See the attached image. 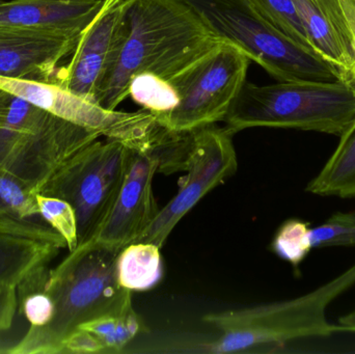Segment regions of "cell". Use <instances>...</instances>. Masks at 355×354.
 <instances>
[{
	"mask_svg": "<svg viewBox=\"0 0 355 354\" xmlns=\"http://www.w3.org/2000/svg\"><path fill=\"white\" fill-rule=\"evenodd\" d=\"M220 42L181 0H127L124 39L96 102L116 109L135 75L168 80Z\"/></svg>",
	"mask_w": 355,
	"mask_h": 354,
	"instance_id": "1",
	"label": "cell"
},
{
	"mask_svg": "<svg viewBox=\"0 0 355 354\" xmlns=\"http://www.w3.org/2000/svg\"><path fill=\"white\" fill-rule=\"evenodd\" d=\"M116 257L87 242L49 270L45 291L54 305L53 318L43 328H29L10 354H58L64 339L81 324L132 306L131 291L116 278Z\"/></svg>",
	"mask_w": 355,
	"mask_h": 354,
	"instance_id": "2",
	"label": "cell"
},
{
	"mask_svg": "<svg viewBox=\"0 0 355 354\" xmlns=\"http://www.w3.org/2000/svg\"><path fill=\"white\" fill-rule=\"evenodd\" d=\"M355 285V264L316 290L288 301L211 313L202 319L220 332L214 340L183 343L174 353H241L291 341L325 338L339 332L327 310Z\"/></svg>",
	"mask_w": 355,
	"mask_h": 354,
	"instance_id": "3",
	"label": "cell"
},
{
	"mask_svg": "<svg viewBox=\"0 0 355 354\" xmlns=\"http://www.w3.org/2000/svg\"><path fill=\"white\" fill-rule=\"evenodd\" d=\"M231 134L257 127L315 131L341 136L355 123V83L246 81L225 116Z\"/></svg>",
	"mask_w": 355,
	"mask_h": 354,
	"instance_id": "4",
	"label": "cell"
},
{
	"mask_svg": "<svg viewBox=\"0 0 355 354\" xmlns=\"http://www.w3.org/2000/svg\"><path fill=\"white\" fill-rule=\"evenodd\" d=\"M215 37L239 48L279 82L346 80L341 71L269 23L250 0H181ZM348 81V80H347Z\"/></svg>",
	"mask_w": 355,
	"mask_h": 354,
	"instance_id": "5",
	"label": "cell"
},
{
	"mask_svg": "<svg viewBox=\"0 0 355 354\" xmlns=\"http://www.w3.org/2000/svg\"><path fill=\"white\" fill-rule=\"evenodd\" d=\"M100 137L0 89V168L37 193L64 162Z\"/></svg>",
	"mask_w": 355,
	"mask_h": 354,
	"instance_id": "6",
	"label": "cell"
},
{
	"mask_svg": "<svg viewBox=\"0 0 355 354\" xmlns=\"http://www.w3.org/2000/svg\"><path fill=\"white\" fill-rule=\"evenodd\" d=\"M133 153L135 150L122 141L98 139L64 162L37 193L64 200L72 206L78 227V247L93 239L110 215Z\"/></svg>",
	"mask_w": 355,
	"mask_h": 354,
	"instance_id": "7",
	"label": "cell"
},
{
	"mask_svg": "<svg viewBox=\"0 0 355 354\" xmlns=\"http://www.w3.org/2000/svg\"><path fill=\"white\" fill-rule=\"evenodd\" d=\"M252 60L236 46L221 41L168 79L180 98L176 108L155 114L173 132H192L223 122L246 82Z\"/></svg>",
	"mask_w": 355,
	"mask_h": 354,
	"instance_id": "8",
	"label": "cell"
},
{
	"mask_svg": "<svg viewBox=\"0 0 355 354\" xmlns=\"http://www.w3.org/2000/svg\"><path fill=\"white\" fill-rule=\"evenodd\" d=\"M0 89L101 136L122 141L135 151H152L168 135V129L151 112L144 108L135 112L106 109L51 81L0 77Z\"/></svg>",
	"mask_w": 355,
	"mask_h": 354,
	"instance_id": "9",
	"label": "cell"
},
{
	"mask_svg": "<svg viewBox=\"0 0 355 354\" xmlns=\"http://www.w3.org/2000/svg\"><path fill=\"white\" fill-rule=\"evenodd\" d=\"M233 134L214 125L192 131L191 145L180 189L174 199L159 210L139 242L153 243L162 249L180 220L217 185L233 176L238 161Z\"/></svg>",
	"mask_w": 355,
	"mask_h": 354,
	"instance_id": "10",
	"label": "cell"
},
{
	"mask_svg": "<svg viewBox=\"0 0 355 354\" xmlns=\"http://www.w3.org/2000/svg\"><path fill=\"white\" fill-rule=\"evenodd\" d=\"M127 0H104L97 16L83 31L70 62L58 68L51 82L96 102L124 39Z\"/></svg>",
	"mask_w": 355,
	"mask_h": 354,
	"instance_id": "11",
	"label": "cell"
},
{
	"mask_svg": "<svg viewBox=\"0 0 355 354\" xmlns=\"http://www.w3.org/2000/svg\"><path fill=\"white\" fill-rule=\"evenodd\" d=\"M159 148L151 152L135 151L128 174L110 215L89 242L118 256L139 242L159 213L153 195V179L160 172Z\"/></svg>",
	"mask_w": 355,
	"mask_h": 354,
	"instance_id": "12",
	"label": "cell"
},
{
	"mask_svg": "<svg viewBox=\"0 0 355 354\" xmlns=\"http://www.w3.org/2000/svg\"><path fill=\"white\" fill-rule=\"evenodd\" d=\"M315 51L355 83V0H292Z\"/></svg>",
	"mask_w": 355,
	"mask_h": 354,
	"instance_id": "13",
	"label": "cell"
},
{
	"mask_svg": "<svg viewBox=\"0 0 355 354\" xmlns=\"http://www.w3.org/2000/svg\"><path fill=\"white\" fill-rule=\"evenodd\" d=\"M79 37L0 28V77L51 81L60 62L74 52Z\"/></svg>",
	"mask_w": 355,
	"mask_h": 354,
	"instance_id": "14",
	"label": "cell"
},
{
	"mask_svg": "<svg viewBox=\"0 0 355 354\" xmlns=\"http://www.w3.org/2000/svg\"><path fill=\"white\" fill-rule=\"evenodd\" d=\"M104 0H0V28L80 37Z\"/></svg>",
	"mask_w": 355,
	"mask_h": 354,
	"instance_id": "15",
	"label": "cell"
},
{
	"mask_svg": "<svg viewBox=\"0 0 355 354\" xmlns=\"http://www.w3.org/2000/svg\"><path fill=\"white\" fill-rule=\"evenodd\" d=\"M60 249L33 239L0 237V287L17 288L40 268L47 266Z\"/></svg>",
	"mask_w": 355,
	"mask_h": 354,
	"instance_id": "16",
	"label": "cell"
},
{
	"mask_svg": "<svg viewBox=\"0 0 355 354\" xmlns=\"http://www.w3.org/2000/svg\"><path fill=\"white\" fill-rule=\"evenodd\" d=\"M306 191L320 197L355 199V123L340 136L335 151Z\"/></svg>",
	"mask_w": 355,
	"mask_h": 354,
	"instance_id": "17",
	"label": "cell"
},
{
	"mask_svg": "<svg viewBox=\"0 0 355 354\" xmlns=\"http://www.w3.org/2000/svg\"><path fill=\"white\" fill-rule=\"evenodd\" d=\"M162 274L160 247L153 243H132L116 257V278L127 290H150L160 282Z\"/></svg>",
	"mask_w": 355,
	"mask_h": 354,
	"instance_id": "18",
	"label": "cell"
},
{
	"mask_svg": "<svg viewBox=\"0 0 355 354\" xmlns=\"http://www.w3.org/2000/svg\"><path fill=\"white\" fill-rule=\"evenodd\" d=\"M91 333L103 349V354L124 353L125 348L141 333L146 326L133 306L116 313L107 314L79 326Z\"/></svg>",
	"mask_w": 355,
	"mask_h": 354,
	"instance_id": "19",
	"label": "cell"
},
{
	"mask_svg": "<svg viewBox=\"0 0 355 354\" xmlns=\"http://www.w3.org/2000/svg\"><path fill=\"white\" fill-rule=\"evenodd\" d=\"M37 195L18 177L0 168V222L42 220Z\"/></svg>",
	"mask_w": 355,
	"mask_h": 354,
	"instance_id": "20",
	"label": "cell"
},
{
	"mask_svg": "<svg viewBox=\"0 0 355 354\" xmlns=\"http://www.w3.org/2000/svg\"><path fill=\"white\" fill-rule=\"evenodd\" d=\"M48 274L44 266L17 287L19 310L31 328H43L53 318V301L45 291Z\"/></svg>",
	"mask_w": 355,
	"mask_h": 354,
	"instance_id": "21",
	"label": "cell"
},
{
	"mask_svg": "<svg viewBox=\"0 0 355 354\" xmlns=\"http://www.w3.org/2000/svg\"><path fill=\"white\" fill-rule=\"evenodd\" d=\"M129 96L135 103L154 114L171 112L180 102L177 91L170 81L149 72L135 75L131 79Z\"/></svg>",
	"mask_w": 355,
	"mask_h": 354,
	"instance_id": "22",
	"label": "cell"
},
{
	"mask_svg": "<svg viewBox=\"0 0 355 354\" xmlns=\"http://www.w3.org/2000/svg\"><path fill=\"white\" fill-rule=\"evenodd\" d=\"M258 12L282 33L315 51L292 0H250ZM317 53V52H316Z\"/></svg>",
	"mask_w": 355,
	"mask_h": 354,
	"instance_id": "23",
	"label": "cell"
},
{
	"mask_svg": "<svg viewBox=\"0 0 355 354\" xmlns=\"http://www.w3.org/2000/svg\"><path fill=\"white\" fill-rule=\"evenodd\" d=\"M37 208L42 220L66 240L69 251L78 247V227L72 206L58 197L37 195Z\"/></svg>",
	"mask_w": 355,
	"mask_h": 354,
	"instance_id": "24",
	"label": "cell"
},
{
	"mask_svg": "<svg viewBox=\"0 0 355 354\" xmlns=\"http://www.w3.org/2000/svg\"><path fill=\"white\" fill-rule=\"evenodd\" d=\"M311 249L355 245V212H337L327 222L308 229Z\"/></svg>",
	"mask_w": 355,
	"mask_h": 354,
	"instance_id": "25",
	"label": "cell"
},
{
	"mask_svg": "<svg viewBox=\"0 0 355 354\" xmlns=\"http://www.w3.org/2000/svg\"><path fill=\"white\" fill-rule=\"evenodd\" d=\"M310 224L300 220H289L282 224L275 235L272 249L282 259L298 266L311 251L308 241Z\"/></svg>",
	"mask_w": 355,
	"mask_h": 354,
	"instance_id": "26",
	"label": "cell"
},
{
	"mask_svg": "<svg viewBox=\"0 0 355 354\" xmlns=\"http://www.w3.org/2000/svg\"><path fill=\"white\" fill-rule=\"evenodd\" d=\"M1 236L22 237L41 242H51L55 234L45 222L31 220L0 222V237Z\"/></svg>",
	"mask_w": 355,
	"mask_h": 354,
	"instance_id": "27",
	"label": "cell"
},
{
	"mask_svg": "<svg viewBox=\"0 0 355 354\" xmlns=\"http://www.w3.org/2000/svg\"><path fill=\"white\" fill-rule=\"evenodd\" d=\"M60 353H103V349L91 333L78 328L64 339Z\"/></svg>",
	"mask_w": 355,
	"mask_h": 354,
	"instance_id": "28",
	"label": "cell"
},
{
	"mask_svg": "<svg viewBox=\"0 0 355 354\" xmlns=\"http://www.w3.org/2000/svg\"><path fill=\"white\" fill-rule=\"evenodd\" d=\"M18 309L17 288L0 287V330H10Z\"/></svg>",
	"mask_w": 355,
	"mask_h": 354,
	"instance_id": "29",
	"label": "cell"
},
{
	"mask_svg": "<svg viewBox=\"0 0 355 354\" xmlns=\"http://www.w3.org/2000/svg\"><path fill=\"white\" fill-rule=\"evenodd\" d=\"M339 332L355 333V310L339 318Z\"/></svg>",
	"mask_w": 355,
	"mask_h": 354,
	"instance_id": "30",
	"label": "cell"
}]
</instances>
